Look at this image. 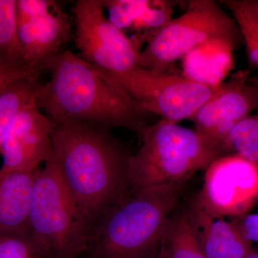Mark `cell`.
Returning <instances> with one entry per match:
<instances>
[{
    "label": "cell",
    "mask_w": 258,
    "mask_h": 258,
    "mask_svg": "<svg viewBox=\"0 0 258 258\" xmlns=\"http://www.w3.org/2000/svg\"><path fill=\"white\" fill-rule=\"evenodd\" d=\"M103 0H79L73 7L75 43L81 57L98 69L123 74L139 67L146 35L128 37L104 14Z\"/></svg>",
    "instance_id": "8"
},
{
    "label": "cell",
    "mask_w": 258,
    "mask_h": 258,
    "mask_svg": "<svg viewBox=\"0 0 258 258\" xmlns=\"http://www.w3.org/2000/svg\"><path fill=\"white\" fill-rule=\"evenodd\" d=\"M52 120L54 160L92 227L103 212L130 191L127 166L132 154L108 127L77 120Z\"/></svg>",
    "instance_id": "1"
},
{
    "label": "cell",
    "mask_w": 258,
    "mask_h": 258,
    "mask_svg": "<svg viewBox=\"0 0 258 258\" xmlns=\"http://www.w3.org/2000/svg\"><path fill=\"white\" fill-rule=\"evenodd\" d=\"M139 134L142 146L130 156L127 166L130 191L184 183L224 156L196 130L168 120L144 124Z\"/></svg>",
    "instance_id": "4"
},
{
    "label": "cell",
    "mask_w": 258,
    "mask_h": 258,
    "mask_svg": "<svg viewBox=\"0 0 258 258\" xmlns=\"http://www.w3.org/2000/svg\"><path fill=\"white\" fill-rule=\"evenodd\" d=\"M50 79L39 84L36 102L52 120H72L139 133L144 111L96 66L69 50L62 51L47 67Z\"/></svg>",
    "instance_id": "2"
},
{
    "label": "cell",
    "mask_w": 258,
    "mask_h": 258,
    "mask_svg": "<svg viewBox=\"0 0 258 258\" xmlns=\"http://www.w3.org/2000/svg\"><path fill=\"white\" fill-rule=\"evenodd\" d=\"M52 128V119L40 111L36 101L23 108L5 134L0 172L32 173L39 170L40 164L53 157Z\"/></svg>",
    "instance_id": "12"
},
{
    "label": "cell",
    "mask_w": 258,
    "mask_h": 258,
    "mask_svg": "<svg viewBox=\"0 0 258 258\" xmlns=\"http://www.w3.org/2000/svg\"><path fill=\"white\" fill-rule=\"evenodd\" d=\"M244 258H258V252H254L253 253L249 254V255L246 256Z\"/></svg>",
    "instance_id": "24"
},
{
    "label": "cell",
    "mask_w": 258,
    "mask_h": 258,
    "mask_svg": "<svg viewBox=\"0 0 258 258\" xmlns=\"http://www.w3.org/2000/svg\"><path fill=\"white\" fill-rule=\"evenodd\" d=\"M258 108V79L248 71L236 74L190 118L195 130L209 144L222 150V144L239 122ZM225 155V154H224Z\"/></svg>",
    "instance_id": "11"
},
{
    "label": "cell",
    "mask_w": 258,
    "mask_h": 258,
    "mask_svg": "<svg viewBox=\"0 0 258 258\" xmlns=\"http://www.w3.org/2000/svg\"><path fill=\"white\" fill-rule=\"evenodd\" d=\"M38 79H22L0 92V156L5 134L20 111L36 101Z\"/></svg>",
    "instance_id": "16"
},
{
    "label": "cell",
    "mask_w": 258,
    "mask_h": 258,
    "mask_svg": "<svg viewBox=\"0 0 258 258\" xmlns=\"http://www.w3.org/2000/svg\"><path fill=\"white\" fill-rule=\"evenodd\" d=\"M98 69L132 97L144 111L176 123L190 120L220 91L222 85L207 84L186 76L168 74L166 71L156 73L140 67L123 74H111Z\"/></svg>",
    "instance_id": "7"
},
{
    "label": "cell",
    "mask_w": 258,
    "mask_h": 258,
    "mask_svg": "<svg viewBox=\"0 0 258 258\" xmlns=\"http://www.w3.org/2000/svg\"><path fill=\"white\" fill-rule=\"evenodd\" d=\"M222 147L225 155L237 154L258 165V113L239 122L226 137Z\"/></svg>",
    "instance_id": "17"
},
{
    "label": "cell",
    "mask_w": 258,
    "mask_h": 258,
    "mask_svg": "<svg viewBox=\"0 0 258 258\" xmlns=\"http://www.w3.org/2000/svg\"><path fill=\"white\" fill-rule=\"evenodd\" d=\"M155 258H207L188 212L168 219Z\"/></svg>",
    "instance_id": "15"
},
{
    "label": "cell",
    "mask_w": 258,
    "mask_h": 258,
    "mask_svg": "<svg viewBox=\"0 0 258 258\" xmlns=\"http://www.w3.org/2000/svg\"><path fill=\"white\" fill-rule=\"evenodd\" d=\"M0 57L29 66L19 40L17 0H0Z\"/></svg>",
    "instance_id": "18"
},
{
    "label": "cell",
    "mask_w": 258,
    "mask_h": 258,
    "mask_svg": "<svg viewBox=\"0 0 258 258\" xmlns=\"http://www.w3.org/2000/svg\"><path fill=\"white\" fill-rule=\"evenodd\" d=\"M172 3L169 1L132 0L131 14L134 28L147 29L150 32L159 30L170 22Z\"/></svg>",
    "instance_id": "19"
},
{
    "label": "cell",
    "mask_w": 258,
    "mask_h": 258,
    "mask_svg": "<svg viewBox=\"0 0 258 258\" xmlns=\"http://www.w3.org/2000/svg\"><path fill=\"white\" fill-rule=\"evenodd\" d=\"M40 73L25 64L15 63L0 57V92L17 80L38 79Z\"/></svg>",
    "instance_id": "22"
},
{
    "label": "cell",
    "mask_w": 258,
    "mask_h": 258,
    "mask_svg": "<svg viewBox=\"0 0 258 258\" xmlns=\"http://www.w3.org/2000/svg\"><path fill=\"white\" fill-rule=\"evenodd\" d=\"M0 258H54L30 234L0 235Z\"/></svg>",
    "instance_id": "20"
},
{
    "label": "cell",
    "mask_w": 258,
    "mask_h": 258,
    "mask_svg": "<svg viewBox=\"0 0 258 258\" xmlns=\"http://www.w3.org/2000/svg\"><path fill=\"white\" fill-rule=\"evenodd\" d=\"M155 257H156V256H155ZM154 258H155V257H154Z\"/></svg>",
    "instance_id": "25"
},
{
    "label": "cell",
    "mask_w": 258,
    "mask_h": 258,
    "mask_svg": "<svg viewBox=\"0 0 258 258\" xmlns=\"http://www.w3.org/2000/svg\"><path fill=\"white\" fill-rule=\"evenodd\" d=\"M240 218H242V222L239 224L246 237L251 242L258 243V213L249 214Z\"/></svg>",
    "instance_id": "23"
},
{
    "label": "cell",
    "mask_w": 258,
    "mask_h": 258,
    "mask_svg": "<svg viewBox=\"0 0 258 258\" xmlns=\"http://www.w3.org/2000/svg\"><path fill=\"white\" fill-rule=\"evenodd\" d=\"M30 235L54 258H81L91 226L61 175L53 157L35 179L30 214Z\"/></svg>",
    "instance_id": "5"
},
{
    "label": "cell",
    "mask_w": 258,
    "mask_h": 258,
    "mask_svg": "<svg viewBox=\"0 0 258 258\" xmlns=\"http://www.w3.org/2000/svg\"><path fill=\"white\" fill-rule=\"evenodd\" d=\"M244 43H258V1L225 0Z\"/></svg>",
    "instance_id": "21"
},
{
    "label": "cell",
    "mask_w": 258,
    "mask_h": 258,
    "mask_svg": "<svg viewBox=\"0 0 258 258\" xmlns=\"http://www.w3.org/2000/svg\"><path fill=\"white\" fill-rule=\"evenodd\" d=\"M40 169L0 172V235L30 234L32 192Z\"/></svg>",
    "instance_id": "14"
},
{
    "label": "cell",
    "mask_w": 258,
    "mask_h": 258,
    "mask_svg": "<svg viewBox=\"0 0 258 258\" xmlns=\"http://www.w3.org/2000/svg\"><path fill=\"white\" fill-rule=\"evenodd\" d=\"M188 213L207 258H244L255 252L238 222L212 217L194 205Z\"/></svg>",
    "instance_id": "13"
},
{
    "label": "cell",
    "mask_w": 258,
    "mask_h": 258,
    "mask_svg": "<svg viewBox=\"0 0 258 258\" xmlns=\"http://www.w3.org/2000/svg\"><path fill=\"white\" fill-rule=\"evenodd\" d=\"M184 183L130 191L91 227L81 258H154Z\"/></svg>",
    "instance_id": "3"
},
{
    "label": "cell",
    "mask_w": 258,
    "mask_h": 258,
    "mask_svg": "<svg viewBox=\"0 0 258 258\" xmlns=\"http://www.w3.org/2000/svg\"><path fill=\"white\" fill-rule=\"evenodd\" d=\"M19 40L26 63L41 74L71 37L69 15L50 0H17Z\"/></svg>",
    "instance_id": "10"
},
{
    "label": "cell",
    "mask_w": 258,
    "mask_h": 258,
    "mask_svg": "<svg viewBox=\"0 0 258 258\" xmlns=\"http://www.w3.org/2000/svg\"><path fill=\"white\" fill-rule=\"evenodd\" d=\"M257 200V164L231 154L208 166L193 205L212 217L240 218L248 215Z\"/></svg>",
    "instance_id": "9"
},
{
    "label": "cell",
    "mask_w": 258,
    "mask_h": 258,
    "mask_svg": "<svg viewBox=\"0 0 258 258\" xmlns=\"http://www.w3.org/2000/svg\"><path fill=\"white\" fill-rule=\"evenodd\" d=\"M146 34L147 45L139 56V67L156 73L165 72L176 60L209 42L235 48L242 37L234 19L213 0H191L184 14Z\"/></svg>",
    "instance_id": "6"
}]
</instances>
